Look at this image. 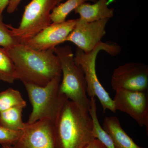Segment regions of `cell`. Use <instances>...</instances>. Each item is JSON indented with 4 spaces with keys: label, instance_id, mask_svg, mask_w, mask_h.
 I'll use <instances>...</instances> for the list:
<instances>
[{
    "label": "cell",
    "instance_id": "16",
    "mask_svg": "<svg viewBox=\"0 0 148 148\" xmlns=\"http://www.w3.org/2000/svg\"><path fill=\"white\" fill-rule=\"evenodd\" d=\"M94 1V0H67L61 3L53 9L50 14L51 22L60 23L66 21L68 15L77 8L87 1Z\"/></svg>",
    "mask_w": 148,
    "mask_h": 148
},
{
    "label": "cell",
    "instance_id": "14",
    "mask_svg": "<svg viewBox=\"0 0 148 148\" xmlns=\"http://www.w3.org/2000/svg\"><path fill=\"white\" fill-rule=\"evenodd\" d=\"M24 106H17L0 112V125L13 131H22L25 123L22 121Z\"/></svg>",
    "mask_w": 148,
    "mask_h": 148
},
{
    "label": "cell",
    "instance_id": "26",
    "mask_svg": "<svg viewBox=\"0 0 148 148\" xmlns=\"http://www.w3.org/2000/svg\"><path fill=\"white\" fill-rule=\"evenodd\" d=\"M64 1V0H58V2H57V5H59V4L61 3V2H62V1Z\"/></svg>",
    "mask_w": 148,
    "mask_h": 148
},
{
    "label": "cell",
    "instance_id": "11",
    "mask_svg": "<svg viewBox=\"0 0 148 148\" xmlns=\"http://www.w3.org/2000/svg\"><path fill=\"white\" fill-rule=\"evenodd\" d=\"M77 20V18L70 19L62 23H52L22 44L36 50L54 49L66 41L67 38L75 27Z\"/></svg>",
    "mask_w": 148,
    "mask_h": 148
},
{
    "label": "cell",
    "instance_id": "5",
    "mask_svg": "<svg viewBox=\"0 0 148 148\" xmlns=\"http://www.w3.org/2000/svg\"><path fill=\"white\" fill-rule=\"evenodd\" d=\"M121 50V47L115 43L101 41L88 53H85L77 48L74 55L75 61L81 67L84 73L87 85V95L90 98L97 97L104 112L108 110L115 113L116 110L113 100L98 80L95 69L96 58L101 51H105L110 55L115 56L119 54Z\"/></svg>",
    "mask_w": 148,
    "mask_h": 148
},
{
    "label": "cell",
    "instance_id": "2",
    "mask_svg": "<svg viewBox=\"0 0 148 148\" xmlns=\"http://www.w3.org/2000/svg\"><path fill=\"white\" fill-rule=\"evenodd\" d=\"M56 148H85L95 138L88 111L68 100L53 123Z\"/></svg>",
    "mask_w": 148,
    "mask_h": 148
},
{
    "label": "cell",
    "instance_id": "10",
    "mask_svg": "<svg viewBox=\"0 0 148 148\" xmlns=\"http://www.w3.org/2000/svg\"><path fill=\"white\" fill-rule=\"evenodd\" d=\"M109 20L105 18L88 22L79 18H77L75 27L66 41L73 43L85 53H88L102 41L106 33V25Z\"/></svg>",
    "mask_w": 148,
    "mask_h": 148
},
{
    "label": "cell",
    "instance_id": "24",
    "mask_svg": "<svg viewBox=\"0 0 148 148\" xmlns=\"http://www.w3.org/2000/svg\"><path fill=\"white\" fill-rule=\"evenodd\" d=\"M2 148H13L12 146L10 145H2Z\"/></svg>",
    "mask_w": 148,
    "mask_h": 148
},
{
    "label": "cell",
    "instance_id": "6",
    "mask_svg": "<svg viewBox=\"0 0 148 148\" xmlns=\"http://www.w3.org/2000/svg\"><path fill=\"white\" fill-rule=\"evenodd\" d=\"M58 0H32L25 7L17 28L7 25L18 43L24 44L52 23L50 14Z\"/></svg>",
    "mask_w": 148,
    "mask_h": 148
},
{
    "label": "cell",
    "instance_id": "18",
    "mask_svg": "<svg viewBox=\"0 0 148 148\" xmlns=\"http://www.w3.org/2000/svg\"><path fill=\"white\" fill-rule=\"evenodd\" d=\"M17 106H27L26 101L18 90L9 88L0 92V112Z\"/></svg>",
    "mask_w": 148,
    "mask_h": 148
},
{
    "label": "cell",
    "instance_id": "7",
    "mask_svg": "<svg viewBox=\"0 0 148 148\" xmlns=\"http://www.w3.org/2000/svg\"><path fill=\"white\" fill-rule=\"evenodd\" d=\"M111 84L113 90L147 92L148 66L140 62H128L114 70Z\"/></svg>",
    "mask_w": 148,
    "mask_h": 148
},
{
    "label": "cell",
    "instance_id": "12",
    "mask_svg": "<svg viewBox=\"0 0 148 148\" xmlns=\"http://www.w3.org/2000/svg\"><path fill=\"white\" fill-rule=\"evenodd\" d=\"M108 0H98L93 4L85 2L74 10L79 18L86 22H91L113 17L114 9L109 7Z\"/></svg>",
    "mask_w": 148,
    "mask_h": 148
},
{
    "label": "cell",
    "instance_id": "22",
    "mask_svg": "<svg viewBox=\"0 0 148 148\" xmlns=\"http://www.w3.org/2000/svg\"><path fill=\"white\" fill-rule=\"evenodd\" d=\"M85 148H106L97 139H95L91 143H89Z\"/></svg>",
    "mask_w": 148,
    "mask_h": 148
},
{
    "label": "cell",
    "instance_id": "9",
    "mask_svg": "<svg viewBox=\"0 0 148 148\" xmlns=\"http://www.w3.org/2000/svg\"><path fill=\"white\" fill-rule=\"evenodd\" d=\"M116 110L125 113L148 131L147 92L118 90L113 99Z\"/></svg>",
    "mask_w": 148,
    "mask_h": 148
},
{
    "label": "cell",
    "instance_id": "3",
    "mask_svg": "<svg viewBox=\"0 0 148 148\" xmlns=\"http://www.w3.org/2000/svg\"><path fill=\"white\" fill-rule=\"evenodd\" d=\"M54 51L61 63L62 78L60 91L69 100L88 112L90 99L87 97L86 80L81 67L75 61L71 47L58 46Z\"/></svg>",
    "mask_w": 148,
    "mask_h": 148
},
{
    "label": "cell",
    "instance_id": "23",
    "mask_svg": "<svg viewBox=\"0 0 148 148\" xmlns=\"http://www.w3.org/2000/svg\"><path fill=\"white\" fill-rule=\"evenodd\" d=\"M10 0H0V12L2 13L7 7Z\"/></svg>",
    "mask_w": 148,
    "mask_h": 148
},
{
    "label": "cell",
    "instance_id": "1",
    "mask_svg": "<svg viewBox=\"0 0 148 148\" xmlns=\"http://www.w3.org/2000/svg\"><path fill=\"white\" fill-rule=\"evenodd\" d=\"M5 49L13 61L17 79L23 84L44 86L56 77L62 76L61 63L54 49L36 50L17 43Z\"/></svg>",
    "mask_w": 148,
    "mask_h": 148
},
{
    "label": "cell",
    "instance_id": "8",
    "mask_svg": "<svg viewBox=\"0 0 148 148\" xmlns=\"http://www.w3.org/2000/svg\"><path fill=\"white\" fill-rule=\"evenodd\" d=\"M13 148H56L53 123L49 119L25 123L24 129Z\"/></svg>",
    "mask_w": 148,
    "mask_h": 148
},
{
    "label": "cell",
    "instance_id": "4",
    "mask_svg": "<svg viewBox=\"0 0 148 148\" xmlns=\"http://www.w3.org/2000/svg\"><path fill=\"white\" fill-rule=\"evenodd\" d=\"M61 78L62 76L56 77L44 86L24 84L33 108L27 123L47 119L54 123L64 104L69 100L60 91Z\"/></svg>",
    "mask_w": 148,
    "mask_h": 148
},
{
    "label": "cell",
    "instance_id": "17",
    "mask_svg": "<svg viewBox=\"0 0 148 148\" xmlns=\"http://www.w3.org/2000/svg\"><path fill=\"white\" fill-rule=\"evenodd\" d=\"M17 79L13 61L6 50L0 47V81L13 84Z\"/></svg>",
    "mask_w": 148,
    "mask_h": 148
},
{
    "label": "cell",
    "instance_id": "25",
    "mask_svg": "<svg viewBox=\"0 0 148 148\" xmlns=\"http://www.w3.org/2000/svg\"><path fill=\"white\" fill-rule=\"evenodd\" d=\"M116 1V0H108V3L109 5L111 3H113L115 1Z\"/></svg>",
    "mask_w": 148,
    "mask_h": 148
},
{
    "label": "cell",
    "instance_id": "20",
    "mask_svg": "<svg viewBox=\"0 0 148 148\" xmlns=\"http://www.w3.org/2000/svg\"><path fill=\"white\" fill-rule=\"evenodd\" d=\"M22 131H13L0 125V144L12 146L18 140Z\"/></svg>",
    "mask_w": 148,
    "mask_h": 148
},
{
    "label": "cell",
    "instance_id": "19",
    "mask_svg": "<svg viewBox=\"0 0 148 148\" xmlns=\"http://www.w3.org/2000/svg\"><path fill=\"white\" fill-rule=\"evenodd\" d=\"M17 43L7 25L3 21L2 13L0 12V47L7 49Z\"/></svg>",
    "mask_w": 148,
    "mask_h": 148
},
{
    "label": "cell",
    "instance_id": "21",
    "mask_svg": "<svg viewBox=\"0 0 148 148\" xmlns=\"http://www.w3.org/2000/svg\"><path fill=\"white\" fill-rule=\"evenodd\" d=\"M22 0H10L7 7V11L8 13H13L16 10L18 5Z\"/></svg>",
    "mask_w": 148,
    "mask_h": 148
},
{
    "label": "cell",
    "instance_id": "15",
    "mask_svg": "<svg viewBox=\"0 0 148 148\" xmlns=\"http://www.w3.org/2000/svg\"><path fill=\"white\" fill-rule=\"evenodd\" d=\"M97 112L95 98H90L88 112L92 119V135L95 139L99 140L106 148H116L110 136L100 124Z\"/></svg>",
    "mask_w": 148,
    "mask_h": 148
},
{
    "label": "cell",
    "instance_id": "13",
    "mask_svg": "<svg viewBox=\"0 0 148 148\" xmlns=\"http://www.w3.org/2000/svg\"><path fill=\"white\" fill-rule=\"evenodd\" d=\"M102 127L110 136L116 148H145L137 145L127 135L116 117H106Z\"/></svg>",
    "mask_w": 148,
    "mask_h": 148
}]
</instances>
